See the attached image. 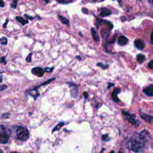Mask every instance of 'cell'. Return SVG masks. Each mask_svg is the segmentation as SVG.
<instances>
[{"label": "cell", "mask_w": 153, "mask_h": 153, "mask_svg": "<svg viewBox=\"0 0 153 153\" xmlns=\"http://www.w3.org/2000/svg\"><path fill=\"white\" fill-rule=\"evenodd\" d=\"M145 146V139L142 134H135L130 138L129 141L130 148L136 153L144 151Z\"/></svg>", "instance_id": "1"}, {"label": "cell", "mask_w": 153, "mask_h": 153, "mask_svg": "<svg viewBox=\"0 0 153 153\" xmlns=\"http://www.w3.org/2000/svg\"><path fill=\"white\" fill-rule=\"evenodd\" d=\"M16 138L18 140L26 141L29 137V132L27 128L22 126H17L16 127Z\"/></svg>", "instance_id": "2"}, {"label": "cell", "mask_w": 153, "mask_h": 153, "mask_svg": "<svg viewBox=\"0 0 153 153\" xmlns=\"http://www.w3.org/2000/svg\"><path fill=\"white\" fill-rule=\"evenodd\" d=\"M10 136L9 129L3 125H0V143L6 144L8 142Z\"/></svg>", "instance_id": "3"}, {"label": "cell", "mask_w": 153, "mask_h": 153, "mask_svg": "<svg viewBox=\"0 0 153 153\" xmlns=\"http://www.w3.org/2000/svg\"><path fill=\"white\" fill-rule=\"evenodd\" d=\"M31 73L34 75L41 77L44 75V74L45 73V70H44V69H43L42 68L38 66V67L33 68L31 70Z\"/></svg>", "instance_id": "4"}, {"label": "cell", "mask_w": 153, "mask_h": 153, "mask_svg": "<svg viewBox=\"0 0 153 153\" xmlns=\"http://www.w3.org/2000/svg\"><path fill=\"white\" fill-rule=\"evenodd\" d=\"M134 44H135V47H136L137 48L139 49V50H142V49H144V47H145V43H144V42L142 40L139 39H136V40L135 41Z\"/></svg>", "instance_id": "5"}, {"label": "cell", "mask_w": 153, "mask_h": 153, "mask_svg": "<svg viewBox=\"0 0 153 153\" xmlns=\"http://www.w3.org/2000/svg\"><path fill=\"white\" fill-rule=\"evenodd\" d=\"M120 91H121V90L120 89L116 88V89H115V90H114L113 92L112 93V98H113L114 101L116 102H118L120 101V100L117 97V94L120 93Z\"/></svg>", "instance_id": "6"}, {"label": "cell", "mask_w": 153, "mask_h": 153, "mask_svg": "<svg viewBox=\"0 0 153 153\" xmlns=\"http://www.w3.org/2000/svg\"><path fill=\"white\" fill-rule=\"evenodd\" d=\"M143 92L148 96H153V86H148L143 90Z\"/></svg>", "instance_id": "7"}, {"label": "cell", "mask_w": 153, "mask_h": 153, "mask_svg": "<svg viewBox=\"0 0 153 153\" xmlns=\"http://www.w3.org/2000/svg\"><path fill=\"white\" fill-rule=\"evenodd\" d=\"M141 117L142 118H143L145 121L149 123H153V116L150 115H147L145 114H141Z\"/></svg>", "instance_id": "8"}, {"label": "cell", "mask_w": 153, "mask_h": 153, "mask_svg": "<svg viewBox=\"0 0 153 153\" xmlns=\"http://www.w3.org/2000/svg\"><path fill=\"white\" fill-rule=\"evenodd\" d=\"M111 14V12L108 8H103L100 10V16L102 17H106L109 16Z\"/></svg>", "instance_id": "9"}, {"label": "cell", "mask_w": 153, "mask_h": 153, "mask_svg": "<svg viewBox=\"0 0 153 153\" xmlns=\"http://www.w3.org/2000/svg\"><path fill=\"white\" fill-rule=\"evenodd\" d=\"M128 42V39L123 36V35H121L118 38V43L119 44H120L121 46H124L126 45Z\"/></svg>", "instance_id": "10"}, {"label": "cell", "mask_w": 153, "mask_h": 153, "mask_svg": "<svg viewBox=\"0 0 153 153\" xmlns=\"http://www.w3.org/2000/svg\"><path fill=\"white\" fill-rule=\"evenodd\" d=\"M29 95L33 96L34 98V99L35 100L39 96V93L38 91V90H37L36 88L33 89L29 91Z\"/></svg>", "instance_id": "11"}, {"label": "cell", "mask_w": 153, "mask_h": 153, "mask_svg": "<svg viewBox=\"0 0 153 153\" xmlns=\"http://www.w3.org/2000/svg\"><path fill=\"white\" fill-rule=\"evenodd\" d=\"M71 97H72L73 98H77V96H78V88H77V86H75L74 87V88L73 89L71 90Z\"/></svg>", "instance_id": "12"}, {"label": "cell", "mask_w": 153, "mask_h": 153, "mask_svg": "<svg viewBox=\"0 0 153 153\" xmlns=\"http://www.w3.org/2000/svg\"><path fill=\"white\" fill-rule=\"evenodd\" d=\"M91 34H92V37L95 42H99V39H100L99 37L97 32L96 31V30L93 28L91 29Z\"/></svg>", "instance_id": "13"}, {"label": "cell", "mask_w": 153, "mask_h": 153, "mask_svg": "<svg viewBox=\"0 0 153 153\" xmlns=\"http://www.w3.org/2000/svg\"><path fill=\"white\" fill-rule=\"evenodd\" d=\"M16 19L17 20L18 22H19L20 24H21L22 25H25L26 24H28V20H26V19H24L23 17H20V16H17L16 17Z\"/></svg>", "instance_id": "14"}, {"label": "cell", "mask_w": 153, "mask_h": 153, "mask_svg": "<svg viewBox=\"0 0 153 153\" xmlns=\"http://www.w3.org/2000/svg\"><path fill=\"white\" fill-rule=\"evenodd\" d=\"M58 17L59 19V20L60 21L62 22L63 24H65V25H68L69 24V20L68 19H67L66 17L61 16V15H58Z\"/></svg>", "instance_id": "15"}, {"label": "cell", "mask_w": 153, "mask_h": 153, "mask_svg": "<svg viewBox=\"0 0 153 153\" xmlns=\"http://www.w3.org/2000/svg\"><path fill=\"white\" fill-rule=\"evenodd\" d=\"M65 125V123H64V122H60V123H59L57 125H56L53 129L52 130V132L53 133L54 132H56V131H58L60 130V129L62 128Z\"/></svg>", "instance_id": "16"}, {"label": "cell", "mask_w": 153, "mask_h": 153, "mask_svg": "<svg viewBox=\"0 0 153 153\" xmlns=\"http://www.w3.org/2000/svg\"><path fill=\"white\" fill-rule=\"evenodd\" d=\"M136 59H137V60L139 62H140V63L143 62L145 60V56L143 55H142V54H139V55H137Z\"/></svg>", "instance_id": "17"}, {"label": "cell", "mask_w": 153, "mask_h": 153, "mask_svg": "<svg viewBox=\"0 0 153 153\" xmlns=\"http://www.w3.org/2000/svg\"><path fill=\"white\" fill-rule=\"evenodd\" d=\"M126 119L130 122V123H132V125L138 126V125H137V123H138L137 121H136L135 119H134V118H132V117H129V118H127Z\"/></svg>", "instance_id": "18"}, {"label": "cell", "mask_w": 153, "mask_h": 153, "mask_svg": "<svg viewBox=\"0 0 153 153\" xmlns=\"http://www.w3.org/2000/svg\"><path fill=\"white\" fill-rule=\"evenodd\" d=\"M7 42H8V40L6 37H3L0 38V43H1V45H6L7 44Z\"/></svg>", "instance_id": "19"}, {"label": "cell", "mask_w": 153, "mask_h": 153, "mask_svg": "<svg viewBox=\"0 0 153 153\" xmlns=\"http://www.w3.org/2000/svg\"><path fill=\"white\" fill-rule=\"evenodd\" d=\"M55 79H56L55 78H52V79H49V80H47L46 81H45V82H44V83H43L42 85H40L39 86H38V87H41V86H44V85H47V84H48L50 83L51 82H52V81L55 80Z\"/></svg>", "instance_id": "20"}, {"label": "cell", "mask_w": 153, "mask_h": 153, "mask_svg": "<svg viewBox=\"0 0 153 153\" xmlns=\"http://www.w3.org/2000/svg\"><path fill=\"white\" fill-rule=\"evenodd\" d=\"M33 53H30L28 55V56H27V57L26 58V62H29V63H30V62H32V56H33Z\"/></svg>", "instance_id": "21"}, {"label": "cell", "mask_w": 153, "mask_h": 153, "mask_svg": "<svg viewBox=\"0 0 153 153\" xmlns=\"http://www.w3.org/2000/svg\"><path fill=\"white\" fill-rule=\"evenodd\" d=\"M103 22H104V20H102L100 19H96V25L98 28L99 27V26L102 24V23Z\"/></svg>", "instance_id": "22"}, {"label": "cell", "mask_w": 153, "mask_h": 153, "mask_svg": "<svg viewBox=\"0 0 153 153\" xmlns=\"http://www.w3.org/2000/svg\"><path fill=\"white\" fill-rule=\"evenodd\" d=\"M18 1H16V0H15V1H13L11 3V7L13 8H16L17 7V4Z\"/></svg>", "instance_id": "23"}, {"label": "cell", "mask_w": 153, "mask_h": 153, "mask_svg": "<svg viewBox=\"0 0 153 153\" xmlns=\"http://www.w3.org/2000/svg\"><path fill=\"white\" fill-rule=\"evenodd\" d=\"M57 2L58 3H60V4H69V3H73V1H57Z\"/></svg>", "instance_id": "24"}, {"label": "cell", "mask_w": 153, "mask_h": 153, "mask_svg": "<svg viewBox=\"0 0 153 153\" xmlns=\"http://www.w3.org/2000/svg\"><path fill=\"white\" fill-rule=\"evenodd\" d=\"M53 69H54V67H52V68H46L44 69L45 72H47V73L52 72Z\"/></svg>", "instance_id": "25"}, {"label": "cell", "mask_w": 153, "mask_h": 153, "mask_svg": "<svg viewBox=\"0 0 153 153\" xmlns=\"http://www.w3.org/2000/svg\"><path fill=\"white\" fill-rule=\"evenodd\" d=\"M102 139L105 141H108L109 140V138L108 136V134H106V135H104L102 136Z\"/></svg>", "instance_id": "26"}, {"label": "cell", "mask_w": 153, "mask_h": 153, "mask_svg": "<svg viewBox=\"0 0 153 153\" xmlns=\"http://www.w3.org/2000/svg\"><path fill=\"white\" fill-rule=\"evenodd\" d=\"M98 66L101 67L102 68H103V69H105V68H107L108 67V65H103L102 63H98L97 64Z\"/></svg>", "instance_id": "27"}, {"label": "cell", "mask_w": 153, "mask_h": 153, "mask_svg": "<svg viewBox=\"0 0 153 153\" xmlns=\"http://www.w3.org/2000/svg\"><path fill=\"white\" fill-rule=\"evenodd\" d=\"M148 66L150 69H153V60L150 61V62L148 64Z\"/></svg>", "instance_id": "28"}, {"label": "cell", "mask_w": 153, "mask_h": 153, "mask_svg": "<svg viewBox=\"0 0 153 153\" xmlns=\"http://www.w3.org/2000/svg\"><path fill=\"white\" fill-rule=\"evenodd\" d=\"M10 116V114L9 113H6V114H4L3 116H2V118H9Z\"/></svg>", "instance_id": "29"}, {"label": "cell", "mask_w": 153, "mask_h": 153, "mask_svg": "<svg viewBox=\"0 0 153 153\" xmlns=\"http://www.w3.org/2000/svg\"><path fill=\"white\" fill-rule=\"evenodd\" d=\"M25 17L26 18V19H30V20H34V17H32V16H30L26 14L25 15Z\"/></svg>", "instance_id": "30"}, {"label": "cell", "mask_w": 153, "mask_h": 153, "mask_svg": "<svg viewBox=\"0 0 153 153\" xmlns=\"http://www.w3.org/2000/svg\"><path fill=\"white\" fill-rule=\"evenodd\" d=\"M0 62L3 63L4 64H6V60L5 57H2L1 58V60H0Z\"/></svg>", "instance_id": "31"}, {"label": "cell", "mask_w": 153, "mask_h": 153, "mask_svg": "<svg viewBox=\"0 0 153 153\" xmlns=\"http://www.w3.org/2000/svg\"><path fill=\"white\" fill-rule=\"evenodd\" d=\"M82 12L84 13V14H86V15H87L89 13L88 10L87 8H82Z\"/></svg>", "instance_id": "32"}, {"label": "cell", "mask_w": 153, "mask_h": 153, "mask_svg": "<svg viewBox=\"0 0 153 153\" xmlns=\"http://www.w3.org/2000/svg\"><path fill=\"white\" fill-rule=\"evenodd\" d=\"M7 86L6 85H3V86H0V91H3L5 89H6Z\"/></svg>", "instance_id": "33"}, {"label": "cell", "mask_w": 153, "mask_h": 153, "mask_svg": "<svg viewBox=\"0 0 153 153\" xmlns=\"http://www.w3.org/2000/svg\"><path fill=\"white\" fill-rule=\"evenodd\" d=\"M151 43L153 44V31L151 33Z\"/></svg>", "instance_id": "34"}, {"label": "cell", "mask_w": 153, "mask_h": 153, "mask_svg": "<svg viewBox=\"0 0 153 153\" xmlns=\"http://www.w3.org/2000/svg\"><path fill=\"white\" fill-rule=\"evenodd\" d=\"M4 6V2L3 1H0V7H3Z\"/></svg>", "instance_id": "35"}, {"label": "cell", "mask_w": 153, "mask_h": 153, "mask_svg": "<svg viewBox=\"0 0 153 153\" xmlns=\"http://www.w3.org/2000/svg\"><path fill=\"white\" fill-rule=\"evenodd\" d=\"M3 73H0V83H1L3 81V76L1 75Z\"/></svg>", "instance_id": "36"}, {"label": "cell", "mask_w": 153, "mask_h": 153, "mask_svg": "<svg viewBox=\"0 0 153 153\" xmlns=\"http://www.w3.org/2000/svg\"><path fill=\"white\" fill-rule=\"evenodd\" d=\"M83 95H84V98H85L86 99L87 98L89 97V95H88L87 93H86V92H84V93H83Z\"/></svg>", "instance_id": "37"}, {"label": "cell", "mask_w": 153, "mask_h": 153, "mask_svg": "<svg viewBox=\"0 0 153 153\" xmlns=\"http://www.w3.org/2000/svg\"><path fill=\"white\" fill-rule=\"evenodd\" d=\"M8 22V20L7 19V20H6V22H5V24H4V28H6V25H7Z\"/></svg>", "instance_id": "38"}, {"label": "cell", "mask_w": 153, "mask_h": 153, "mask_svg": "<svg viewBox=\"0 0 153 153\" xmlns=\"http://www.w3.org/2000/svg\"><path fill=\"white\" fill-rule=\"evenodd\" d=\"M111 86H114V84H112V83H109V84H108V89H109L110 87H112Z\"/></svg>", "instance_id": "39"}, {"label": "cell", "mask_w": 153, "mask_h": 153, "mask_svg": "<svg viewBox=\"0 0 153 153\" xmlns=\"http://www.w3.org/2000/svg\"><path fill=\"white\" fill-rule=\"evenodd\" d=\"M76 58H77V59L81 60V56H77V57H76Z\"/></svg>", "instance_id": "40"}, {"label": "cell", "mask_w": 153, "mask_h": 153, "mask_svg": "<svg viewBox=\"0 0 153 153\" xmlns=\"http://www.w3.org/2000/svg\"><path fill=\"white\" fill-rule=\"evenodd\" d=\"M104 150H105V149H102V150L101 151V152H100V153H103V152H104Z\"/></svg>", "instance_id": "41"}, {"label": "cell", "mask_w": 153, "mask_h": 153, "mask_svg": "<svg viewBox=\"0 0 153 153\" xmlns=\"http://www.w3.org/2000/svg\"><path fill=\"white\" fill-rule=\"evenodd\" d=\"M149 2H150V3H152V4H153V1H149Z\"/></svg>", "instance_id": "42"}, {"label": "cell", "mask_w": 153, "mask_h": 153, "mask_svg": "<svg viewBox=\"0 0 153 153\" xmlns=\"http://www.w3.org/2000/svg\"><path fill=\"white\" fill-rule=\"evenodd\" d=\"M109 153H114V151H111Z\"/></svg>", "instance_id": "43"}, {"label": "cell", "mask_w": 153, "mask_h": 153, "mask_svg": "<svg viewBox=\"0 0 153 153\" xmlns=\"http://www.w3.org/2000/svg\"><path fill=\"white\" fill-rule=\"evenodd\" d=\"M11 153H18V152H11Z\"/></svg>", "instance_id": "44"}, {"label": "cell", "mask_w": 153, "mask_h": 153, "mask_svg": "<svg viewBox=\"0 0 153 153\" xmlns=\"http://www.w3.org/2000/svg\"><path fill=\"white\" fill-rule=\"evenodd\" d=\"M119 153H121V152H119Z\"/></svg>", "instance_id": "45"}]
</instances>
